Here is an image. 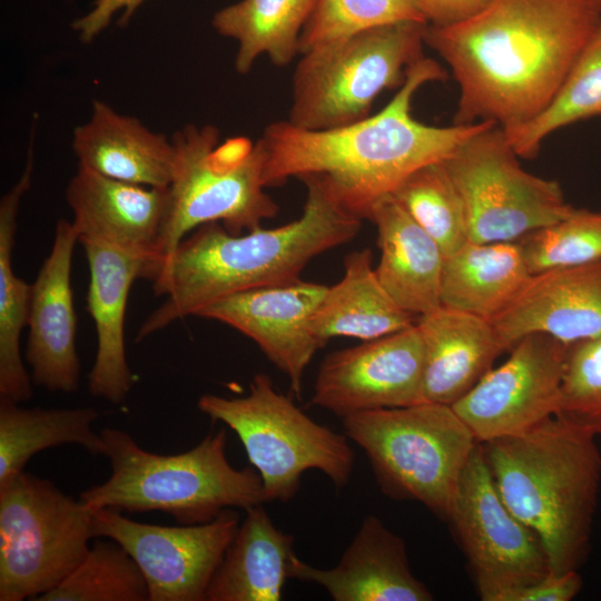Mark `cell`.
Returning a JSON list of instances; mask_svg holds the SVG:
<instances>
[{
	"label": "cell",
	"instance_id": "18",
	"mask_svg": "<svg viewBox=\"0 0 601 601\" xmlns=\"http://www.w3.org/2000/svg\"><path fill=\"white\" fill-rule=\"evenodd\" d=\"M89 267L87 308L95 323L97 353L89 373V392L121 403L135 377L125 347V315L130 288L145 278L149 257L137 250L93 238L79 239Z\"/></svg>",
	"mask_w": 601,
	"mask_h": 601
},
{
	"label": "cell",
	"instance_id": "38",
	"mask_svg": "<svg viewBox=\"0 0 601 601\" xmlns=\"http://www.w3.org/2000/svg\"><path fill=\"white\" fill-rule=\"evenodd\" d=\"M145 0H95L92 8L71 23L80 41L89 43L109 24L111 18L121 11L118 19L120 26L127 24L136 10Z\"/></svg>",
	"mask_w": 601,
	"mask_h": 601
},
{
	"label": "cell",
	"instance_id": "29",
	"mask_svg": "<svg viewBox=\"0 0 601 601\" xmlns=\"http://www.w3.org/2000/svg\"><path fill=\"white\" fill-rule=\"evenodd\" d=\"M317 0H240L217 11L213 28L238 43L235 69L247 75L266 55L285 67L299 55L303 29Z\"/></svg>",
	"mask_w": 601,
	"mask_h": 601
},
{
	"label": "cell",
	"instance_id": "9",
	"mask_svg": "<svg viewBox=\"0 0 601 601\" xmlns=\"http://www.w3.org/2000/svg\"><path fill=\"white\" fill-rule=\"evenodd\" d=\"M426 26L398 21L300 55L287 120L299 128L321 130L370 116L377 96L400 88L407 69L424 57Z\"/></svg>",
	"mask_w": 601,
	"mask_h": 601
},
{
	"label": "cell",
	"instance_id": "22",
	"mask_svg": "<svg viewBox=\"0 0 601 601\" xmlns=\"http://www.w3.org/2000/svg\"><path fill=\"white\" fill-rule=\"evenodd\" d=\"M72 150L79 166L116 180L166 189L173 179L171 138L101 100H93L89 119L73 129Z\"/></svg>",
	"mask_w": 601,
	"mask_h": 601
},
{
	"label": "cell",
	"instance_id": "27",
	"mask_svg": "<svg viewBox=\"0 0 601 601\" xmlns=\"http://www.w3.org/2000/svg\"><path fill=\"white\" fill-rule=\"evenodd\" d=\"M370 248L354 250L344 260V275L327 290L313 317L323 346L333 337L380 338L416 323L380 283Z\"/></svg>",
	"mask_w": 601,
	"mask_h": 601
},
{
	"label": "cell",
	"instance_id": "5",
	"mask_svg": "<svg viewBox=\"0 0 601 601\" xmlns=\"http://www.w3.org/2000/svg\"><path fill=\"white\" fill-rule=\"evenodd\" d=\"M100 435L111 474L80 494L92 511H161L179 524H201L226 509L246 511L266 502L257 471L229 463L224 428L189 451L165 455L141 449L118 428H104Z\"/></svg>",
	"mask_w": 601,
	"mask_h": 601
},
{
	"label": "cell",
	"instance_id": "31",
	"mask_svg": "<svg viewBox=\"0 0 601 601\" xmlns=\"http://www.w3.org/2000/svg\"><path fill=\"white\" fill-rule=\"evenodd\" d=\"M593 117H601V24L550 104L531 120L503 130L518 156L531 159L550 134Z\"/></svg>",
	"mask_w": 601,
	"mask_h": 601
},
{
	"label": "cell",
	"instance_id": "12",
	"mask_svg": "<svg viewBox=\"0 0 601 601\" xmlns=\"http://www.w3.org/2000/svg\"><path fill=\"white\" fill-rule=\"evenodd\" d=\"M446 520L473 569L481 600L551 572L539 538L502 501L481 443L463 470Z\"/></svg>",
	"mask_w": 601,
	"mask_h": 601
},
{
	"label": "cell",
	"instance_id": "34",
	"mask_svg": "<svg viewBox=\"0 0 601 601\" xmlns=\"http://www.w3.org/2000/svg\"><path fill=\"white\" fill-rule=\"evenodd\" d=\"M406 20L427 23L414 0H317L300 35L299 55Z\"/></svg>",
	"mask_w": 601,
	"mask_h": 601
},
{
	"label": "cell",
	"instance_id": "1",
	"mask_svg": "<svg viewBox=\"0 0 601 601\" xmlns=\"http://www.w3.org/2000/svg\"><path fill=\"white\" fill-rule=\"evenodd\" d=\"M601 24V0H490L455 24H427L424 43L460 88L454 125H522L552 100Z\"/></svg>",
	"mask_w": 601,
	"mask_h": 601
},
{
	"label": "cell",
	"instance_id": "10",
	"mask_svg": "<svg viewBox=\"0 0 601 601\" xmlns=\"http://www.w3.org/2000/svg\"><path fill=\"white\" fill-rule=\"evenodd\" d=\"M93 511L23 471L0 482V601L37 600L82 561Z\"/></svg>",
	"mask_w": 601,
	"mask_h": 601
},
{
	"label": "cell",
	"instance_id": "14",
	"mask_svg": "<svg viewBox=\"0 0 601 601\" xmlns=\"http://www.w3.org/2000/svg\"><path fill=\"white\" fill-rule=\"evenodd\" d=\"M568 347L548 334H528L452 405L479 443L522 433L555 415Z\"/></svg>",
	"mask_w": 601,
	"mask_h": 601
},
{
	"label": "cell",
	"instance_id": "20",
	"mask_svg": "<svg viewBox=\"0 0 601 601\" xmlns=\"http://www.w3.org/2000/svg\"><path fill=\"white\" fill-rule=\"evenodd\" d=\"M289 578L322 587L334 601L433 600L411 571L405 541L373 514L334 568H315L295 555Z\"/></svg>",
	"mask_w": 601,
	"mask_h": 601
},
{
	"label": "cell",
	"instance_id": "24",
	"mask_svg": "<svg viewBox=\"0 0 601 601\" xmlns=\"http://www.w3.org/2000/svg\"><path fill=\"white\" fill-rule=\"evenodd\" d=\"M367 219L376 226L381 252L375 273L388 295L415 317L441 307L445 257L435 239L392 195L377 201Z\"/></svg>",
	"mask_w": 601,
	"mask_h": 601
},
{
	"label": "cell",
	"instance_id": "28",
	"mask_svg": "<svg viewBox=\"0 0 601 601\" xmlns=\"http://www.w3.org/2000/svg\"><path fill=\"white\" fill-rule=\"evenodd\" d=\"M35 129H31L24 169L0 201V398L16 403L26 402L33 394V383L20 349L21 333L28 323L31 284L16 275L12 253L19 206L32 181Z\"/></svg>",
	"mask_w": 601,
	"mask_h": 601
},
{
	"label": "cell",
	"instance_id": "16",
	"mask_svg": "<svg viewBox=\"0 0 601 601\" xmlns=\"http://www.w3.org/2000/svg\"><path fill=\"white\" fill-rule=\"evenodd\" d=\"M328 286L297 278L225 296L196 316L224 323L257 344L302 400L303 376L323 347L313 329V317Z\"/></svg>",
	"mask_w": 601,
	"mask_h": 601
},
{
	"label": "cell",
	"instance_id": "36",
	"mask_svg": "<svg viewBox=\"0 0 601 601\" xmlns=\"http://www.w3.org/2000/svg\"><path fill=\"white\" fill-rule=\"evenodd\" d=\"M554 416L601 441V336L568 347Z\"/></svg>",
	"mask_w": 601,
	"mask_h": 601
},
{
	"label": "cell",
	"instance_id": "23",
	"mask_svg": "<svg viewBox=\"0 0 601 601\" xmlns=\"http://www.w3.org/2000/svg\"><path fill=\"white\" fill-rule=\"evenodd\" d=\"M423 351L422 402L452 406L505 349L490 321L441 306L416 319Z\"/></svg>",
	"mask_w": 601,
	"mask_h": 601
},
{
	"label": "cell",
	"instance_id": "3",
	"mask_svg": "<svg viewBox=\"0 0 601 601\" xmlns=\"http://www.w3.org/2000/svg\"><path fill=\"white\" fill-rule=\"evenodd\" d=\"M302 215L275 228L229 233L220 223L188 234L158 264L149 280L164 303L142 322L136 342L235 293L287 283L316 256L351 242L362 220L338 205L312 178H304Z\"/></svg>",
	"mask_w": 601,
	"mask_h": 601
},
{
	"label": "cell",
	"instance_id": "13",
	"mask_svg": "<svg viewBox=\"0 0 601 601\" xmlns=\"http://www.w3.org/2000/svg\"><path fill=\"white\" fill-rule=\"evenodd\" d=\"M96 536L121 545L139 566L148 601H204L208 584L238 526L234 509L201 524L167 526L130 520L119 511H93Z\"/></svg>",
	"mask_w": 601,
	"mask_h": 601
},
{
	"label": "cell",
	"instance_id": "11",
	"mask_svg": "<svg viewBox=\"0 0 601 601\" xmlns=\"http://www.w3.org/2000/svg\"><path fill=\"white\" fill-rule=\"evenodd\" d=\"M502 127L489 122L443 160L474 243L518 242L572 209L555 180L524 170Z\"/></svg>",
	"mask_w": 601,
	"mask_h": 601
},
{
	"label": "cell",
	"instance_id": "21",
	"mask_svg": "<svg viewBox=\"0 0 601 601\" xmlns=\"http://www.w3.org/2000/svg\"><path fill=\"white\" fill-rule=\"evenodd\" d=\"M166 189L116 180L78 165L66 199L79 239H100L142 253L150 259L149 268L165 219Z\"/></svg>",
	"mask_w": 601,
	"mask_h": 601
},
{
	"label": "cell",
	"instance_id": "15",
	"mask_svg": "<svg viewBox=\"0 0 601 601\" xmlns=\"http://www.w3.org/2000/svg\"><path fill=\"white\" fill-rule=\"evenodd\" d=\"M423 342L416 323L400 332L329 353L322 361L312 404L341 418L422 402Z\"/></svg>",
	"mask_w": 601,
	"mask_h": 601
},
{
	"label": "cell",
	"instance_id": "8",
	"mask_svg": "<svg viewBox=\"0 0 601 601\" xmlns=\"http://www.w3.org/2000/svg\"><path fill=\"white\" fill-rule=\"evenodd\" d=\"M197 405L237 434L262 479L266 502L292 500L308 470L321 471L337 489L351 479L355 455L347 436L312 420L265 373L254 375L245 396L208 393Z\"/></svg>",
	"mask_w": 601,
	"mask_h": 601
},
{
	"label": "cell",
	"instance_id": "35",
	"mask_svg": "<svg viewBox=\"0 0 601 601\" xmlns=\"http://www.w3.org/2000/svg\"><path fill=\"white\" fill-rule=\"evenodd\" d=\"M532 275L601 259V211L573 208L518 240Z\"/></svg>",
	"mask_w": 601,
	"mask_h": 601
},
{
	"label": "cell",
	"instance_id": "17",
	"mask_svg": "<svg viewBox=\"0 0 601 601\" xmlns=\"http://www.w3.org/2000/svg\"><path fill=\"white\" fill-rule=\"evenodd\" d=\"M77 243L72 221L58 220L51 250L31 284L26 359L32 383L53 393H73L80 382L71 288Z\"/></svg>",
	"mask_w": 601,
	"mask_h": 601
},
{
	"label": "cell",
	"instance_id": "30",
	"mask_svg": "<svg viewBox=\"0 0 601 601\" xmlns=\"http://www.w3.org/2000/svg\"><path fill=\"white\" fill-rule=\"evenodd\" d=\"M98 417L93 407L27 408L0 398V482L49 447L78 444L92 455H104V440L91 428Z\"/></svg>",
	"mask_w": 601,
	"mask_h": 601
},
{
	"label": "cell",
	"instance_id": "19",
	"mask_svg": "<svg viewBox=\"0 0 601 601\" xmlns=\"http://www.w3.org/2000/svg\"><path fill=\"white\" fill-rule=\"evenodd\" d=\"M491 324L505 351L532 333L568 346L601 336V259L532 275Z\"/></svg>",
	"mask_w": 601,
	"mask_h": 601
},
{
	"label": "cell",
	"instance_id": "32",
	"mask_svg": "<svg viewBox=\"0 0 601 601\" xmlns=\"http://www.w3.org/2000/svg\"><path fill=\"white\" fill-rule=\"evenodd\" d=\"M392 196L435 239L444 257L470 240L463 200L443 160L413 171Z\"/></svg>",
	"mask_w": 601,
	"mask_h": 601
},
{
	"label": "cell",
	"instance_id": "26",
	"mask_svg": "<svg viewBox=\"0 0 601 601\" xmlns=\"http://www.w3.org/2000/svg\"><path fill=\"white\" fill-rule=\"evenodd\" d=\"M531 276L518 242L469 240L444 258L441 305L491 322L516 299Z\"/></svg>",
	"mask_w": 601,
	"mask_h": 601
},
{
	"label": "cell",
	"instance_id": "6",
	"mask_svg": "<svg viewBox=\"0 0 601 601\" xmlns=\"http://www.w3.org/2000/svg\"><path fill=\"white\" fill-rule=\"evenodd\" d=\"M171 140L174 175L166 189L165 219L147 279L196 228L220 223L229 233L240 235L262 227V221L275 217L279 209L265 191L264 158L257 140H221L215 126L193 124L177 130Z\"/></svg>",
	"mask_w": 601,
	"mask_h": 601
},
{
	"label": "cell",
	"instance_id": "4",
	"mask_svg": "<svg viewBox=\"0 0 601 601\" xmlns=\"http://www.w3.org/2000/svg\"><path fill=\"white\" fill-rule=\"evenodd\" d=\"M481 444L502 501L539 538L550 571L578 570L589 551L601 483L597 439L551 416Z\"/></svg>",
	"mask_w": 601,
	"mask_h": 601
},
{
	"label": "cell",
	"instance_id": "25",
	"mask_svg": "<svg viewBox=\"0 0 601 601\" xmlns=\"http://www.w3.org/2000/svg\"><path fill=\"white\" fill-rule=\"evenodd\" d=\"M294 536L276 528L262 504L246 516L206 591L207 601H279L295 553Z\"/></svg>",
	"mask_w": 601,
	"mask_h": 601
},
{
	"label": "cell",
	"instance_id": "7",
	"mask_svg": "<svg viewBox=\"0 0 601 601\" xmlns=\"http://www.w3.org/2000/svg\"><path fill=\"white\" fill-rule=\"evenodd\" d=\"M365 453L381 491L446 519L463 470L479 444L452 406L421 402L342 418Z\"/></svg>",
	"mask_w": 601,
	"mask_h": 601
},
{
	"label": "cell",
	"instance_id": "33",
	"mask_svg": "<svg viewBox=\"0 0 601 601\" xmlns=\"http://www.w3.org/2000/svg\"><path fill=\"white\" fill-rule=\"evenodd\" d=\"M38 601H146V580L129 553L114 540L95 541L82 561Z\"/></svg>",
	"mask_w": 601,
	"mask_h": 601
},
{
	"label": "cell",
	"instance_id": "37",
	"mask_svg": "<svg viewBox=\"0 0 601 601\" xmlns=\"http://www.w3.org/2000/svg\"><path fill=\"white\" fill-rule=\"evenodd\" d=\"M581 587L582 578L578 570L550 572L535 581L503 589L491 601H570Z\"/></svg>",
	"mask_w": 601,
	"mask_h": 601
},
{
	"label": "cell",
	"instance_id": "39",
	"mask_svg": "<svg viewBox=\"0 0 601 601\" xmlns=\"http://www.w3.org/2000/svg\"><path fill=\"white\" fill-rule=\"evenodd\" d=\"M428 24L446 27L482 10L490 0H414Z\"/></svg>",
	"mask_w": 601,
	"mask_h": 601
},
{
	"label": "cell",
	"instance_id": "2",
	"mask_svg": "<svg viewBox=\"0 0 601 601\" xmlns=\"http://www.w3.org/2000/svg\"><path fill=\"white\" fill-rule=\"evenodd\" d=\"M446 71L433 59L413 63L390 102L378 112L339 127L308 130L287 119L267 125L257 139L266 187L289 178H312L344 209L361 219L392 195L413 171L449 158L489 122L436 127L412 116V100Z\"/></svg>",
	"mask_w": 601,
	"mask_h": 601
}]
</instances>
